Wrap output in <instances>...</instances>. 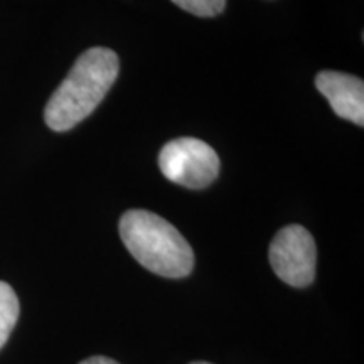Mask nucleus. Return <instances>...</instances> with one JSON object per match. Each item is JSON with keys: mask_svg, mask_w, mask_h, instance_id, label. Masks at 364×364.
<instances>
[{"mask_svg": "<svg viewBox=\"0 0 364 364\" xmlns=\"http://www.w3.org/2000/svg\"><path fill=\"white\" fill-rule=\"evenodd\" d=\"M268 257L273 272L285 284L302 289L316 279V241L304 226L290 225L282 228L272 241Z\"/></svg>", "mask_w": 364, "mask_h": 364, "instance_id": "20e7f679", "label": "nucleus"}, {"mask_svg": "<svg viewBox=\"0 0 364 364\" xmlns=\"http://www.w3.org/2000/svg\"><path fill=\"white\" fill-rule=\"evenodd\" d=\"M159 167L174 184L204 189L220 174V157L203 140L182 136L164 145L159 154Z\"/></svg>", "mask_w": 364, "mask_h": 364, "instance_id": "7ed1b4c3", "label": "nucleus"}, {"mask_svg": "<svg viewBox=\"0 0 364 364\" xmlns=\"http://www.w3.org/2000/svg\"><path fill=\"white\" fill-rule=\"evenodd\" d=\"M21 306L14 289L6 282H0V349L7 343L19 318Z\"/></svg>", "mask_w": 364, "mask_h": 364, "instance_id": "423d86ee", "label": "nucleus"}, {"mask_svg": "<svg viewBox=\"0 0 364 364\" xmlns=\"http://www.w3.org/2000/svg\"><path fill=\"white\" fill-rule=\"evenodd\" d=\"M80 364H118L117 361H113L110 358H105V356H95V358H88L85 361H81Z\"/></svg>", "mask_w": 364, "mask_h": 364, "instance_id": "6e6552de", "label": "nucleus"}, {"mask_svg": "<svg viewBox=\"0 0 364 364\" xmlns=\"http://www.w3.org/2000/svg\"><path fill=\"white\" fill-rule=\"evenodd\" d=\"M118 70L120 63L112 49L85 51L46 105V125L54 132H68L83 122L115 83Z\"/></svg>", "mask_w": 364, "mask_h": 364, "instance_id": "f257e3e1", "label": "nucleus"}, {"mask_svg": "<svg viewBox=\"0 0 364 364\" xmlns=\"http://www.w3.org/2000/svg\"><path fill=\"white\" fill-rule=\"evenodd\" d=\"M182 11L198 17H215L225 11L226 0H172Z\"/></svg>", "mask_w": 364, "mask_h": 364, "instance_id": "0eeeda50", "label": "nucleus"}, {"mask_svg": "<svg viewBox=\"0 0 364 364\" xmlns=\"http://www.w3.org/2000/svg\"><path fill=\"white\" fill-rule=\"evenodd\" d=\"M120 236L132 257L147 270L167 279H184L193 272L194 253L179 231L156 213L127 211Z\"/></svg>", "mask_w": 364, "mask_h": 364, "instance_id": "f03ea898", "label": "nucleus"}, {"mask_svg": "<svg viewBox=\"0 0 364 364\" xmlns=\"http://www.w3.org/2000/svg\"><path fill=\"white\" fill-rule=\"evenodd\" d=\"M191 364H211V363H204V361H196V363H191Z\"/></svg>", "mask_w": 364, "mask_h": 364, "instance_id": "1a4fd4ad", "label": "nucleus"}, {"mask_svg": "<svg viewBox=\"0 0 364 364\" xmlns=\"http://www.w3.org/2000/svg\"><path fill=\"white\" fill-rule=\"evenodd\" d=\"M316 86L329 102L334 113L359 127L364 125V83L358 76L339 71H322Z\"/></svg>", "mask_w": 364, "mask_h": 364, "instance_id": "39448f33", "label": "nucleus"}]
</instances>
